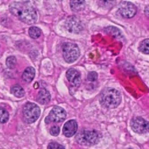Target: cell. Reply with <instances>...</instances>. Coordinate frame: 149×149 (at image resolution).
I'll return each instance as SVG.
<instances>
[{"label": "cell", "instance_id": "cell-24", "mask_svg": "<svg viewBox=\"0 0 149 149\" xmlns=\"http://www.w3.org/2000/svg\"><path fill=\"white\" fill-rule=\"evenodd\" d=\"M59 132H60V129L57 126H54L50 129V134L54 136H58L59 134Z\"/></svg>", "mask_w": 149, "mask_h": 149}, {"label": "cell", "instance_id": "cell-14", "mask_svg": "<svg viewBox=\"0 0 149 149\" xmlns=\"http://www.w3.org/2000/svg\"><path fill=\"white\" fill-rule=\"evenodd\" d=\"M105 32L112 36L114 38H122V35L120 32V31L116 27L113 26H109L105 29Z\"/></svg>", "mask_w": 149, "mask_h": 149}, {"label": "cell", "instance_id": "cell-16", "mask_svg": "<svg viewBox=\"0 0 149 149\" xmlns=\"http://www.w3.org/2000/svg\"><path fill=\"white\" fill-rule=\"evenodd\" d=\"M11 93L17 98H22L24 95V90L19 84H15L11 88Z\"/></svg>", "mask_w": 149, "mask_h": 149}, {"label": "cell", "instance_id": "cell-17", "mask_svg": "<svg viewBox=\"0 0 149 149\" xmlns=\"http://www.w3.org/2000/svg\"><path fill=\"white\" fill-rule=\"evenodd\" d=\"M29 34L31 38L33 39H37L41 36V31L37 27L32 26L30 27L29 30Z\"/></svg>", "mask_w": 149, "mask_h": 149}, {"label": "cell", "instance_id": "cell-18", "mask_svg": "<svg viewBox=\"0 0 149 149\" xmlns=\"http://www.w3.org/2000/svg\"><path fill=\"white\" fill-rule=\"evenodd\" d=\"M9 118L8 112L3 108L0 107V123H6Z\"/></svg>", "mask_w": 149, "mask_h": 149}, {"label": "cell", "instance_id": "cell-2", "mask_svg": "<svg viewBox=\"0 0 149 149\" xmlns=\"http://www.w3.org/2000/svg\"><path fill=\"white\" fill-rule=\"evenodd\" d=\"M122 100L120 93L113 88H106L100 94V103L107 108H116Z\"/></svg>", "mask_w": 149, "mask_h": 149}, {"label": "cell", "instance_id": "cell-7", "mask_svg": "<svg viewBox=\"0 0 149 149\" xmlns=\"http://www.w3.org/2000/svg\"><path fill=\"white\" fill-rule=\"evenodd\" d=\"M130 126L132 130L139 134L149 133V122L142 118L136 117L132 119Z\"/></svg>", "mask_w": 149, "mask_h": 149}, {"label": "cell", "instance_id": "cell-5", "mask_svg": "<svg viewBox=\"0 0 149 149\" xmlns=\"http://www.w3.org/2000/svg\"><path fill=\"white\" fill-rule=\"evenodd\" d=\"M62 52L63 58L68 63L74 62L80 55V50L77 45L69 42L63 43Z\"/></svg>", "mask_w": 149, "mask_h": 149}, {"label": "cell", "instance_id": "cell-19", "mask_svg": "<svg viewBox=\"0 0 149 149\" xmlns=\"http://www.w3.org/2000/svg\"><path fill=\"white\" fill-rule=\"evenodd\" d=\"M98 4L104 8H110L115 3V0H98Z\"/></svg>", "mask_w": 149, "mask_h": 149}, {"label": "cell", "instance_id": "cell-3", "mask_svg": "<svg viewBox=\"0 0 149 149\" xmlns=\"http://www.w3.org/2000/svg\"><path fill=\"white\" fill-rule=\"evenodd\" d=\"M76 140L81 145L90 146L99 142L100 136L95 130H83L77 134Z\"/></svg>", "mask_w": 149, "mask_h": 149}, {"label": "cell", "instance_id": "cell-12", "mask_svg": "<svg viewBox=\"0 0 149 149\" xmlns=\"http://www.w3.org/2000/svg\"><path fill=\"white\" fill-rule=\"evenodd\" d=\"M51 100V95L48 91L45 89L41 90L37 95V101L42 105L46 104Z\"/></svg>", "mask_w": 149, "mask_h": 149}, {"label": "cell", "instance_id": "cell-10", "mask_svg": "<svg viewBox=\"0 0 149 149\" xmlns=\"http://www.w3.org/2000/svg\"><path fill=\"white\" fill-rule=\"evenodd\" d=\"M67 79L74 87H78L81 83V76L78 71L75 69H69L66 73Z\"/></svg>", "mask_w": 149, "mask_h": 149}, {"label": "cell", "instance_id": "cell-6", "mask_svg": "<svg viewBox=\"0 0 149 149\" xmlns=\"http://www.w3.org/2000/svg\"><path fill=\"white\" fill-rule=\"evenodd\" d=\"M66 116V112L64 109L59 107H55L52 109L45 119L46 123L51 122H61L64 120Z\"/></svg>", "mask_w": 149, "mask_h": 149}, {"label": "cell", "instance_id": "cell-9", "mask_svg": "<svg viewBox=\"0 0 149 149\" xmlns=\"http://www.w3.org/2000/svg\"><path fill=\"white\" fill-rule=\"evenodd\" d=\"M65 27L70 33H78L83 30L81 21L74 16L68 17L65 22Z\"/></svg>", "mask_w": 149, "mask_h": 149}, {"label": "cell", "instance_id": "cell-23", "mask_svg": "<svg viewBox=\"0 0 149 149\" xmlns=\"http://www.w3.org/2000/svg\"><path fill=\"white\" fill-rule=\"evenodd\" d=\"M98 77V74L96 72H91L88 74L87 76V79L88 80L91 81H95L97 79Z\"/></svg>", "mask_w": 149, "mask_h": 149}, {"label": "cell", "instance_id": "cell-22", "mask_svg": "<svg viewBox=\"0 0 149 149\" xmlns=\"http://www.w3.org/2000/svg\"><path fill=\"white\" fill-rule=\"evenodd\" d=\"M48 149H65L64 147L56 142H51L48 146Z\"/></svg>", "mask_w": 149, "mask_h": 149}, {"label": "cell", "instance_id": "cell-1", "mask_svg": "<svg viewBox=\"0 0 149 149\" xmlns=\"http://www.w3.org/2000/svg\"><path fill=\"white\" fill-rule=\"evenodd\" d=\"M10 12L22 22L32 24L37 20V14L29 2H14L9 5Z\"/></svg>", "mask_w": 149, "mask_h": 149}, {"label": "cell", "instance_id": "cell-15", "mask_svg": "<svg viewBox=\"0 0 149 149\" xmlns=\"http://www.w3.org/2000/svg\"><path fill=\"white\" fill-rule=\"evenodd\" d=\"M85 0H70L71 9L74 12H78L83 9Z\"/></svg>", "mask_w": 149, "mask_h": 149}, {"label": "cell", "instance_id": "cell-8", "mask_svg": "<svg viewBox=\"0 0 149 149\" xmlns=\"http://www.w3.org/2000/svg\"><path fill=\"white\" fill-rule=\"evenodd\" d=\"M119 12L123 17L132 18L136 15L137 8L133 3L130 2L124 1L120 3Z\"/></svg>", "mask_w": 149, "mask_h": 149}, {"label": "cell", "instance_id": "cell-13", "mask_svg": "<svg viewBox=\"0 0 149 149\" xmlns=\"http://www.w3.org/2000/svg\"><path fill=\"white\" fill-rule=\"evenodd\" d=\"M36 70L34 68L30 66L27 68L22 74V79L26 83H30L35 76Z\"/></svg>", "mask_w": 149, "mask_h": 149}, {"label": "cell", "instance_id": "cell-25", "mask_svg": "<svg viewBox=\"0 0 149 149\" xmlns=\"http://www.w3.org/2000/svg\"><path fill=\"white\" fill-rule=\"evenodd\" d=\"M126 149H132V148H126Z\"/></svg>", "mask_w": 149, "mask_h": 149}, {"label": "cell", "instance_id": "cell-20", "mask_svg": "<svg viewBox=\"0 0 149 149\" xmlns=\"http://www.w3.org/2000/svg\"><path fill=\"white\" fill-rule=\"evenodd\" d=\"M139 49L142 52L149 54V38L146 39L141 42Z\"/></svg>", "mask_w": 149, "mask_h": 149}, {"label": "cell", "instance_id": "cell-11", "mask_svg": "<svg viewBox=\"0 0 149 149\" xmlns=\"http://www.w3.org/2000/svg\"><path fill=\"white\" fill-rule=\"evenodd\" d=\"M77 123L74 120H70L66 122L63 127V134L68 137L73 136L77 132Z\"/></svg>", "mask_w": 149, "mask_h": 149}, {"label": "cell", "instance_id": "cell-4", "mask_svg": "<svg viewBox=\"0 0 149 149\" xmlns=\"http://www.w3.org/2000/svg\"><path fill=\"white\" fill-rule=\"evenodd\" d=\"M40 115V109L37 105L32 102L26 103L23 109V117L27 123L36 122Z\"/></svg>", "mask_w": 149, "mask_h": 149}, {"label": "cell", "instance_id": "cell-21", "mask_svg": "<svg viewBox=\"0 0 149 149\" xmlns=\"http://www.w3.org/2000/svg\"><path fill=\"white\" fill-rule=\"evenodd\" d=\"M6 65L10 69H13L16 65V59L13 56L8 57L6 60Z\"/></svg>", "mask_w": 149, "mask_h": 149}]
</instances>
